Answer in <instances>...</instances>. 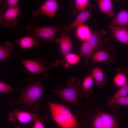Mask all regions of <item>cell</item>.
<instances>
[{
  "mask_svg": "<svg viewBox=\"0 0 128 128\" xmlns=\"http://www.w3.org/2000/svg\"><path fill=\"white\" fill-rule=\"evenodd\" d=\"M49 107L53 117L62 128H77L79 124L72 113L63 105L49 102Z\"/></svg>",
  "mask_w": 128,
  "mask_h": 128,
  "instance_id": "cell-1",
  "label": "cell"
},
{
  "mask_svg": "<svg viewBox=\"0 0 128 128\" xmlns=\"http://www.w3.org/2000/svg\"><path fill=\"white\" fill-rule=\"evenodd\" d=\"M81 84V80L80 79H77L75 77H72L68 81L66 88L53 90L52 91L58 94L63 101L78 106V96H81L83 95L80 91Z\"/></svg>",
  "mask_w": 128,
  "mask_h": 128,
  "instance_id": "cell-2",
  "label": "cell"
},
{
  "mask_svg": "<svg viewBox=\"0 0 128 128\" xmlns=\"http://www.w3.org/2000/svg\"><path fill=\"white\" fill-rule=\"evenodd\" d=\"M21 62L26 68L29 72L39 76H48L47 73L49 68L52 67L54 64H49L42 58L37 59L35 61L32 60H21Z\"/></svg>",
  "mask_w": 128,
  "mask_h": 128,
  "instance_id": "cell-3",
  "label": "cell"
},
{
  "mask_svg": "<svg viewBox=\"0 0 128 128\" xmlns=\"http://www.w3.org/2000/svg\"><path fill=\"white\" fill-rule=\"evenodd\" d=\"M27 34L31 35L36 38L41 37L46 41L50 42L54 40V36L57 31L56 26L37 27L32 25H28L26 27Z\"/></svg>",
  "mask_w": 128,
  "mask_h": 128,
  "instance_id": "cell-4",
  "label": "cell"
},
{
  "mask_svg": "<svg viewBox=\"0 0 128 128\" xmlns=\"http://www.w3.org/2000/svg\"><path fill=\"white\" fill-rule=\"evenodd\" d=\"M43 90L42 85L39 82L35 83L28 87L22 94V98L24 103L31 105L41 98Z\"/></svg>",
  "mask_w": 128,
  "mask_h": 128,
  "instance_id": "cell-5",
  "label": "cell"
},
{
  "mask_svg": "<svg viewBox=\"0 0 128 128\" xmlns=\"http://www.w3.org/2000/svg\"><path fill=\"white\" fill-rule=\"evenodd\" d=\"M117 123L111 114L105 112L97 114L94 118L93 128H117Z\"/></svg>",
  "mask_w": 128,
  "mask_h": 128,
  "instance_id": "cell-6",
  "label": "cell"
},
{
  "mask_svg": "<svg viewBox=\"0 0 128 128\" xmlns=\"http://www.w3.org/2000/svg\"><path fill=\"white\" fill-rule=\"evenodd\" d=\"M55 40L56 42L59 44L61 56L60 58L56 60L54 65L55 66L59 64L64 65L65 63V58L67 54L70 53L72 49L73 44L72 39L67 34L63 35L60 38Z\"/></svg>",
  "mask_w": 128,
  "mask_h": 128,
  "instance_id": "cell-7",
  "label": "cell"
},
{
  "mask_svg": "<svg viewBox=\"0 0 128 128\" xmlns=\"http://www.w3.org/2000/svg\"><path fill=\"white\" fill-rule=\"evenodd\" d=\"M59 6L58 3L56 0H46L37 10L33 11L32 13L34 16L41 17L44 14L52 18L56 14Z\"/></svg>",
  "mask_w": 128,
  "mask_h": 128,
  "instance_id": "cell-8",
  "label": "cell"
},
{
  "mask_svg": "<svg viewBox=\"0 0 128 128\" xmlns=\"http://www.w3.org/2000/svg\"><path fill=\"white\" fill-rule=\"evenodd\" d=\"M21 10L17 7L5 10L2 17L0 20V24L6 27L16 26L19 21L18 17Z\"/></svg>",
  "mask_w": 128,
  "mask_h": 128,
  "instance_id": "cell-9",
  "label": "cell"
},
{
  "mask_svg": "<svg viewBox=\"0 0 128 128\" xmlns=\"http://www.w3.org/2000/svg\"><path fill=\"white\" fill-rule=\"evenodd\" d=\"M91 14V11L86 8L79 14L75 19L69 25L65 27H59L60 34L62 36L67 34L71 30L77 28L87 19Z\"/></svg>",
  "mask_w": 128,
  "mask_h": 128,
  "instance_id": "cell-10",
  "label": "cell"
},
{
  "mask_svg": "<svg viewBox=\"0 0 128 128\" xmlns=\"http://www.w3.org/2000/svg\"><path fill=\"white\" fill-rule=\"evenodd\" d=\"M39 118L35 114H32L24 111H19L15 109L13 112L9 114V119L12 121L18 120L21 123H26L32 121H34Z\"/></svg>",
  "mask_w": 128,
  "mask_h": 128,
  "instance_id": "cell-11",
  "label": "cell"
},
{
  "mask_svg": "<svg viewBox=\"0 0 128 128\" xmlns=\"http://www.w3.org/2000/svg\"><path fill=\"white\" fill-rule=\"evenodd\" d=\"M115 54L114 50H101L96 52L91 59L96 62H103L105 64H109L115 60Z\"/></svg>",
  "mask_w": 128,
  "mask_h": 128,
  "instance_id": "cell-12",
  "label": "cell"
},
{
  "mask_svg": "<svg viewBox=\"0 0 128 128\" xmlns=\"http://www.w3.org/2000/svg\"><path fill=\"white\" fill-rule=\"evenodd\" d=\"M112 37L121 42L128 44V30L127 27L109 25Z\"/></svg>",
  "mask_w": 128,
  "mask_h": 128,
  "instance_id": "cell-13",
  "label": "cell"
},
{
  "mask_svg": "<svg viewBox=\"0 0 128 128\" xmlns=\"http://www.w3.org/2000/svg\"><path fill=\"white\" fill-rule=\"evenodd\" d=\"M86 41L96 52L101 50L104 46L101 34L97 29L91 32Z\"/></svg>",
  "mask_w": 128,
  "mask_h": 128,
  "instance_id": "cell-14",
  "label": "cell"
},
{
  "mask_svg": "<svg viewBox=\"0 0 128 128\" xmlns=\"http://www.w3.org/2000/svg\"><path fill=\"white\" fill-rule=\"evenodd\" d=\"M96 51L90 46L86 41H83L80 49V52L78 54L80 57L85 58L84 64L87 66L91 58Z\"/></svg>",
  "mask_w": 128,
  "mask_h": 128,
  "instance_id": "cell-15",
  "label": "cell"
},
{
  "mask_svg": "<svg viewBox=\"0 0 128 128\" xmlns=\"http://www.w3.org/2000/svg\"><path fill=\"white\" fill-rule=\"evenodd\" d=\"M110 25L117 27H128V11L123 10L114 17Z\"/></svg>",
  "mask_w": 128,
  "mask_h": 128,
  "instance_id": "cell-16",
  "label": "cell"
},
{
  "mask_svg": "<svg viewBox=\"0 0 128 128\" xmlns=\"http://www.w3.org/2000/svg\"><path fill=\"white\" fill-rule=\"evenodd\" d=\"M90 70L95 85L100 87L104 86L106 83V80L102 71L97 67L91 69Z\"/></svg>",
  "mask_w": 128,
  "mask_h": 128,
  "instance_id": "cell-17",
  "label": "cell"
},
{
  "mask_svg": "<svg viewBox=\"0 0 128 128\" xmlns=\"http://www.w3.org/2000/svg\"><path fill=\"white\" fill-rule=\"evenodd\" d=\"M15 42L22 49L30 48L39 44V41L33 37L29 36L22 37L16 40Z\"/></svg>",
  "mask_w": 128,
  "mask_h": 128,
  "instance_id": "cell-18",
  "label": "cell"
},
{
  "mask_svg": "<svg viewBox=\"0 0 128 128\" xmlns=\"http://www.w3.org/2000/svg\"><path fill=\"white\" fill-rule=\"evenodd\" d=\"M100 11L105 13L108 16L114 17V16L113 5L111 0H96Z\"/></svg>",
  "mask_w": 128,
  "mask_h": 128,
  "instance_id": "cell-19",
  "label": "cell"
},
{
  "mask_svg": "<svg viewBox=\"0 0 128 128\" xmlns=\"http://www.w3.org/2000/svg\"><path fill=\"white\" fill-rule=\"evenodd\" d=\"M93 82V78L91 75L87 76L84 78L82 84L81 92L83 95L85 94L86 96L88 97L92 94L91 88Z\"/></svg>",
  "mask_w": 128,
  "mask_h": 128,
  "instance_id": "cell-20",
  "label": "cell"
},
{
  "mask_svg": "<svg viewBox=\"0 0 128 128\" xmlns=\"http://www.w3.org/2000/svg\"><path fill=\"white\" fill-rule=\"evenodd\" d=\"M91 33L89 26L82 24L77 28L76 35L80 39L83 41H86Z\"/></svg>",
  "mask_w": 128,
  "mask_h": 128,
  "instance_id": "cell-21",
  "label": "cell"
},
{
  "mask_svg": "<svg viewBox=\"0 0 128 128\" xmlns=\"http://www.w3.org/2000/svg\"><path fill=\"white\" fill-rule=\"evenodd\" d=\"M114 84L117 87H121L128 84V79L125 71L117 73L113 79Z\"/></svg>",
  "mask_w": 128,
  "mask_h": 128,
  "instance_id": "cell-22",
  "label": "cell"
},
{
  "mask_svg": "<svg viewBox=\"0 0 128 128\" xmlns=\"http://www.w3.org/2000/svg\"><path fill=\"white\" fill-rule=\"evenodd\" d=\"M80 57L78 54L69 53L67 54L64 58L65 63L64 66L66 68H69L72 65L78 64L80 60Z\"/></svg>",
  "mask_w": 128,
  "mask_h": 128,
  "instance_id": "cell-23",
  "label": "cell"
},
{
  "mask_svg": "<svg viewBox=\"0 0 128 128\" xmlns=\"http://www.w3.org/2000/svg\"><path fill=\"white\" fill-rule=\"evenodd\" d=\"M13 49V46L12 43L6 42L4 46L0 45V59L7 57H12L10 52Z\"/></svg>",
  "mask_w": 128,
  "mask_h": 128,
  "instance_id": "cell-24",
  "label": "cell"
},
{
  "mask_svg": "<svg viewBox=\"0 0 128 128\" xmlns=\"http://www.w3.org/2000/svg\"><path fill=\"white\" fill-rule=\"evenodd\" d=\"M128 93V84L121 87V88L116 92L111 98L106 105L110 106L112 103L117 99L122 97L127 96Z\"/></svg>",
  "mask_w": 128,
  "mask_h": 128,
  "instance_id": "cell-25",
  "label": "cell"
},
{
  "mask_svg": "<svg viewBox=\"0 0 128 128\" xmlns=\"http://www.w3.org/2000/svg\"><path fill=\"white\" fill-rule=\"evenodd\" d=\"M128 97L125 96L119 97L115 100L110 106L113 109L118 108L121 105H128Z\"/></svg>",
  "mask_w": 128,
  "mask_h": 128,
  "instance_id": "cell-26",
  "label": "cell"
},
{
  "mask_svg": "<svg viewBox=\"0 0 128 128\" xmlns=\"http://www.w3.org/2000/svg\"><path fill=\"white\" fill-rule=\"evenodd\" d=\"M19 2L18 0H0V4L2 5V9L5 10L9 8L16 7Z\"/></svg>",
  "mask_w": 128,
  "mask_h": 128,
  "instance_id": "cell-27",
  "label": "cell"
},
{
  "mask_svg": "<svg viewBox=\"0 0 128 128\" xmlns=\"http://www.w3.org/2000/svg\"><path fill=\"white\" fill-rule=\"evenodd\" d=\"M89 2L88 0H76L75 1V8L82 11L86 9Z\"/></svg>",
  "mask_w": 128,
  "mask_h": 128,
  "instance_id": "cell-28",
  "label": "cell"
},
{
  "mask_svg": "<svg viewBox=\"0 0 128 128\" xmlns=\"http://www.w3.org/2000/svg\"><path fill=\"white\" fill-rule=\"evenodd\" d=\"M15 89L6 83L0 81V93H8Z\"/></svg>",
  "mask_w": 128,
  "mask_h": 128,
  "instance_id": "cell-29",
  "label": "cell"
},
{
  "mask_svg": "<svg viewBox=\"0 0 128 128\" xmlns=\"http://www.w3.org/2000/svg\"><path fill=\"white\" fill-rule=\"evenodd\" d=\"M34 125L32 128H45L44 125L41 122L40 118H38L33 121Z\"/></svg>",
  "mask_w": 128,
  "mask_h": 128,
  "instance_id": "cell-30",
  "label": "cell"
},
{
  "mask_svg": "<svg viewBox=\"0 0 128 128\" xmlns=\"http://www.w3.org/2000/svg\"><path fill=\"white\" fill-rule=\"evenodd\" d=\"M5 10L0 9V20L1 18L4 14Z\"/></svg>",
  "mask_w": 128,
  "mask_h": 128,
  "instance_id": "cell-31",
  "label": "cell"
},
{
  "mask_svg": "<svg viewBox=\"0 0 128 128\" xmlns=\"http://www.w3.org/2000/svg\"><path fill=\"white\" fill-rule=\"evenodd\" d=\"M16 128H20L19 127H18Z\"/></svg>",
  "mask_w": 128,
  "mask_h": 128,
  "instance_id": "cell-32",
  "label": "cell"
},
{
  "mask_svg": "<svg viewBox=\"0 0 128 128\" xmlns=\"http://www.w3.org/2000/svg\"></svg>",
  "mask_w": 128,
  "mask_h": 128,
  "instance_id": "cell-33",
  "label": "cell"
}]
</instances>
